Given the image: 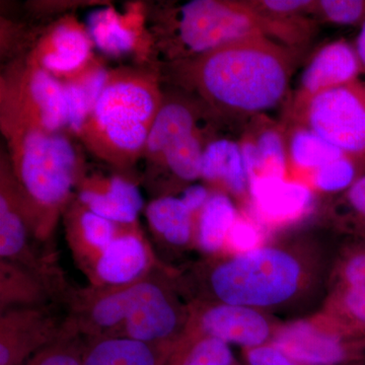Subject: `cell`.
<instances>
[{
	"label": "cell",
	"mask_w": 365,
	"mask_h": 365,
	"mask_svg": "<svg viewBox=\"0 0 365 365\" xmlns=\"http://www.w3.org/2000/svg\"><path fill=\"white\" fill-rule=\"evenodd\" d=\"M309 237H292L209 264L199 302L295 316L324 304L337 250Z\"/></svg>",
	"instance_id": "obj_1"
},
{
	"label": "cell",
	"mask_w": 365,
	"mask_h": 365,
	"mask_svg": "<svg viewBox=\"0 0 365 365\" xmlns=\"http://www.w3.org/2000/svg\"><path fill=\"white\" fill-rule=\"evenodd\" d=\"M297 62L299 49L254 36L184 60L181 76L218 114L253 118L284 101Z\"/></svg>",
	"instance_id": "obj_2"
},
{
	"label": "cell",
	"mask_w": 365,
	"mask_h": 365,
	"mask_svg": "<svg viewBox=\"0 0 365 365\" xmlns=\"http://www.w3.org/2000/svg\"><path fill=\"white\" fill-rule=\"evenodd\" d=\"M2 127L11 146V169L30 209L36 240L48 241L69 206L72 191L83 182L78 155L61 133L13 122H2Z\"/></svg>",
	"instance_id": "obj_3"
},
{
	"label": "cell",
	"mask_w": 365,
	"mask_h": 365,
	"mask_svg": "<svg viewBox=\"0 0 365 365\" xmlns=\"http://www.w3.org/2000/svg\"><path fill=\"white\" fill-rule=\"evenodd\" d=\"M163 98L157 81L130 71L109 73L79 136L101 160L119 168L141 157Z\"/></svg>",
	"instance_id": "obj_4"
},
{
	"label": "cell",
	"mask_w": 365,
	"mask_h": 365,
	"mask_svg": "<svg viewBox=\"0 0 365 365\" xmlns=\"http://www.w3.org/2000/svg\"><path fill=\"white\" fill-rule=\"evenodd\" d=\"M176 30L187 59L245 38L266 37L246 0H192L180 7Z\"/></svg>",
	"instance_id": "obj_5"
},
{
	"label": "cell",
	"mask_w": 365,
	"mask_h": 365,
	"mask_svg": "<svg viewBox=\"0 0 365 365\" xmlns=\"http://www.w3.org/2000/svg\"><path fill=\"white\" fill-rule=\"evenodd\" d=\"M271 344L299 365H357L365 339L322 311L280 325Z\"/></svg>",
	"instance_id": "obj_6"
},
{
	"label": "cell",
	"mask_w": 365,
	"mask_h": 365,
	"mask_svg": "<svg viewBox=\"0 0 365 365\" xmlns=\"http://www.w3.org/2000/svg\"><path fill=\"white\" fill-rule=\"evenodd\" d=\"M190 307L180 302L169 280L153 272L130 283L126 313L118 337L150 344L175 343L181 338Z\"/></svg>",
	"instance_id": "obj_7"
},
{
	"label": "cell",
	"mask_w": 365,
	"mask_h": 365,
	"mask_svg": "<svg viewBox=\"0 0 365 365\" xmlns=\"http://www.w3.org/2000/svg\"><path fill=\"white\" fill-rule=\"evenodd\" d=\"M299 125L346 153L365 158V81L359 78L319 95Z\"/></svg>",
	"instance_id": "obj_8"
},
{
	"label": "cell",
	"mask_w": 365,
	"mask_h": 365,
	"mask_svg": "<svg viewBox=\"0 0 365 365\" xmlns=\"http://www.w3.org/2000/svg\"><path fill=\"white\" fill-rule=\"evenodd\" d=\"M6 163L0 175V259L35 271L64 292L61 273L51 257H42L32 247L35 228L30 209Z\"/></svg>",
	"instance_id": "obj_9"
},
{
	"label": "cell",
	"mask_w": 365,
	"mask_h": 365,
	"mask_svg": "<svg viewBox=\"0 0 365 365\" xmlns=\"http://www.w3.org/2000/svg\"><path fill=\"white\" fill-rule=\"evenodd\" d=\"M4 98V122H14L52 133L67 127L63 83L42 67L30 63Z\"/></svg>",
	"instance_id": "obj_10"
},
{
	"label": "cell",
	"mask_w": 365,
	"mask_h": 365,
	"mask_svg": "<svg viewBox=\"0 0 365 365\" xmlns=\"http://www.w3.org/2000/svg\"><path fill=\"white\" fill-rule=\"evenodd\" d=\"M189 307L184 332L202 334L245 350L271 343L280 326L270 314L252 307L199 300Z\"/></svg>",
	"instance_id": "obj_11"
},
{
	"label": "cell",
	"mask_w": 365,
	"mask_h": 365,
	"mask_svg": "<svg viewBox=\"0 0 365 365\" xmlns=\"http://www.w3.org/2000/svg\"><path fill=\"white\" fill-rule=\"evenodd\" d=\"M322 311L365 339V240L349 237L337 249Z\"/></svg>",
	"instance_id": "obj_12"
},
{
	"label": "cell",
	"mask_w": 365,
	"mask_h": 365,
	"mask_svg": "<svg viewBox=\"0 0 365 365\" xmlns=\"http://www.w3.org/2000/svg\"><path fill=\"white\" fill-rule=\"evenodd\" d=\"M361 73L356 50L347 41H334L322 47L302 72L299 86L288 103L287 124L302 123L314 98L356 81Z\"/></svg>",
	"instance_id": "obj_13"
},
{
	"label": "cell",
	"mask_w": 365,
	"mask_h": 365,
	"mask_svg": "<svg viewBox=\"0 0 365 365\" xmlns=\"http://www.w3.org/2000/svg\"><path fill=\"white\" fill-rule=\"evenodd\" d=\"M68 319L48 306L14 307L0 314V365H21L68 332Z\"/></svg>",
	"instance_id": "obj_14"
},
{
	"label": "cell",
	"mask_w": 365,
	"mask_h": 365,
	"mask_svg": "<svg viewBox=\"0 0 365 365\" xmlns=\"http://www.w3.org/2000/svg\"><path fill=\"white\" fill-rule=\"evenodd\" d=\"M314 192L289 178H259L250 181L249 204L257 220L270 227L292 225L314 207Z\"/></svg>",
	"instance_id": "obj_15"
},
{
	"label": "cell",
	"mask_w": 365,
	"mask_h": 365,
	"mask_svg": "<svg viewBox=\"0 0 365 365\" xmlns=\"http://www.w3.org/2000/svg\"><path fill=\"white\" fill-rule=\"evenodd\" d=\"M150 249L134 225H120L119 232L101 256L91 287H122L145 277L153 268Z\"/></svg>",
	"instance_id": "obj_16"
},
{
	"label": "cell",
	"mask_w": 365,
	"mask_h": 365,
	"mask_svg": "<svg viewBox=\"0 0 365 365\" xmlns=\"http://www.w3.org/2000/svg\"><path fill=\"white\" fill-rule=\"evenodd\" d=\"M240 146L250 181L287 178V129L265 115L252 118Z\"/></svg>",
	"instance_id": "obj_17"
},
{
	"label": "cell",
	"mask_w": 365,
	"mask_h": 365,
	"mask_svg": "<svg viewBox=\"0 0 365 365\" xmlns=\"http://www.w3.org/2000/svg\"><path fill=\"white\" fill-rule=\"evenodd\" d=\"M66 239L76 264L93 281V273L101 256L111 244L120 225L98 216L78 200L64 212Z\"/></svg>",
	"instance_id": "obj_18"
},
{
	"label": "cell",
	"mask_w": 365,
	"mask_h": 365,
	"mask_svg": "<svg viewBox=\"0 0 365 365\" xmlns=\"http://www.w3.org/2000/svg\"><path fill=\"white\" fill-rule=\"evenodd\" d=\"M78 200L98 216L118 225H134L143 208L135 184L121 177L83 180Z\"/></svg>",
	"instance_id": "obj_19"
},
{
	"label": "cell",
	"mask_w": 365,
	"mask_h": 365,
	"mask_svg": "<svg viewBox=\"0 0 365 365\" xmlns=\"http://www.w3.org/2000/svg\"><path fill=\"white\" fill-rule=\"evenodd\" d=\"M91 39L88 30L76 21H66L55 26L38 46L35 66L53 74L68 76L88 66Z\"/></svg>",
	"instance_id": "obj_20"
},
{
	"label": "cell",
	"mask_w": 365,
	"mask_h": 365,
	"mask_svg": "<svg viewBox=\"0 0 365 365\" xmlns=\"http://www.w3.org/2000/svg\"><path fill=\"white\" fill-rule=\"evenodd\" d=\"M201 179L210 186L249 203L250 178L239 143L217 139L204 148Z\"/></svg>",
	"instance_id": "obj_21"
},
{
	"label": "cell",
	"mask_w": 365,
	"mask_h": 365,
	"mask_svg": "<svg viewBox=\"0 0 365 365\" xmlns=\"http://www.w3.org/2000/svg\"><path fill=\"white\" fill-rule=\"evenodd\" d=\"M59 294L64 292L41 274L0 259V313L14 307L48 306Z\"/></svg>",
	"instance_id": "obj_22"
},
{
	"label": "cell",
	"mask_w": 365,
	"mask_h": 365,
	"mask_svg": "<svg viewBox=\"0 0 365 365\" xmlns=\"http://www.w3.org/2000/svg\"><path fill=\"white\" fill-rule=\"evenodd\" d=\"M176 343L150 344L125 337L88 340L83 365H167Z\"/></svg>",
	"instance_id": "obj_23"
},
{
	"label": "cell",
	"mask_w": 365,
	"mask_h": 365,
	"mask_svg": "<svg viewBox=\"0 0 365 365\" xmlns=\"http://www.w3.org/2000/svg\"><path fill=\"white\" fill-rule=\"evenodd\" d=\"M195 106L182 98L165 102L158 111L146 141L144 155L160 162L165 151L182 137L200 130Z\"/></svg>",
	"instance_id": "obj_24"
},
{
	"label": "cell",
	"mask_w": 365,
	"mask_h": 365,
	"mask_svg": "<svg viewBox=\"0 0 365 365\" xmlns=\"http://www.w3.org/2000/svg\"><path fill=\"white\" fill-rule=\"evenodd\" d=\"M287 129V178L304 182L327 163L344 155L304 125H289Z\"/></svg>",
	"instance_id": "obj_25"
},
{
	"label": "cell",
	"mask_w": 365,
	"mask_h": 365,
	"mask_svg": "<svg viewBox=\"0 0 365 365\" xmlns=\"http://www.w3.org/2000/svg\"><path fill=\"white\" fill-rule=\"evenodd\" d=\"M146 217L155 234L176 248H186L195 235V220L181 198L165 196L148 204Z\"/></svg>",
	"instance_id": "obj_26"
},
{
	"label": "cell",
	"mask_w": 365,
	"mask_h": 365,
	"mask_svg": "<svg viewBox=\"0 0 365 365\" xmlns=\"http://www.w3.org/2000/svg\"><path fill=\"white\" fill-rule=\"evenodd\" d=\"M230 195L215 191L196 218L195 237L199 249L206 254L222 251L228 232L239 216Z\"/></svg>",
	"instance_id": "obj_27"
},
{
	"label": "cell",
	"mask_w": 365,
	"mask_h": 365,
	"mask_svg": "<svg viewBox=\"0 0 365 365\" xmlns=\"http://www.w3.org/2000/svg\"><path fill=\"white\" fill-rule=\"evenodd\" d=\"M167 365H235L227 343L202 334L184 332L170 353Z\"/></svg>",
	"instance_id": "obj_28"
},
{
	"label": "cell",
	"mask_w": 365,
	"mask_h": 365,
	"mask_svg": "<svg viewBox=\"0 0 365 365\" xmlns=\"http://www.w3.org/2000/svg\"><path fill=\"white\" fill-rule=\"evenodd\" d=\"M86 30L91 42L101 51L112 56L126 54L136 45V33L112 9H101L91 14Z\"/></svg>",
	"instance_id": "obj_29"
},
{
	"label": "cell",
	"mask_w": 365,
	"mask_h": 365,
	"mask_svg": "<svg viewBox=\"0 0 365 365\" xmlns=\"http://www.w3.org/2000/svg\"><path fill=\"white\" fill-rule=\"evenodd\" d=\"M365 174V158L344 153L314 170L307 178V184L314 193L341 195Z\"/></svg>",
	"instance_id": "obj_30"
},
{
	"label": "cell",
	"mask_w": 365,
	"mask_h": 365,
	"mask_svg": "<svg viewBox=\"0 0 365 365\" xmlns=\"http://www.w3.org/2000/svg\"><path fill=\"white\" fill-rule=\"evenodd\" d=\"M201 131L182 137L173 143L163 153L160 163L184 182H193L201 178V163L204 148Z\"/></svg>",
	"instance_id": "obj_31"
},
{
	"label": "cell",
	"mask_w": 365,
	"mask_h": 365,
	"mask_svg": "<svg viewBox=\"0 0 365 365\" xmlns=\"http://www.w3.org/2000/svg\"><path fill=\"white\" fill-rule=\"evenodd\" d=\"M332 218L349 237L365 240V174L338 196L332 207Z\"/></svg>",
	"instance_id": "obj_32"
},
{
	"label": "cell",
	"mask_w": 365,
	"mask_h": 365,
	"mask_svg": "<svg viewBox=\"0 0 365 365\" xmlns=\"http://www.w3.org/2000/svg\"><path fill=\"white\" fill-rule=\"evenodd\" d=\"M85 339L71 324L68 332L21 365H83L88 343Z\"/></svg>",
	"instance_id": "obj_33"
},
{
	"label": "cell",
	"mask_w": 365,
	"mask_h": 365,
	"mask_svg": "<svg viewBox=\"0 0 365 365\" xmlns=\"http://www.w3.org/2000/svg\"><path fill=\"white\" fill-rule=\"evenodd\" d=\"M314 18L331 25L361 26L365 21V0H316Z\"/></svg>",
	"instance_id": "obj_34"
},
{
	"label": "cell",
	"mask_w": 365,
	"mask_h": 365,
	"mask_svg": "<svg viewBox=\"0 0 365 365\" xmlns=\"http://www.w3.org/2000/svg\"><path fill=\"white\" fill-rule=\"evenodd\" d=\"M246 2L257 13L278 18H314L316 6V0H246Z\"/></svg>",
	"instance_id": "obj_35"
},
{
	"label": "cell",
	"mask_w": 365,
	"mask_h": 365,
	"mask_svg": "<svg viewBox=\"0 0 365 365\" xmlns=\"http://www.w3.org/2000/svg\"><path fill=\"white\" fill-rule=\"evenodd\" d=\"M263 232L248 216H237L227 240V245L235 254H245L260 248Z\"/></svg>",
	"instance_id": "obj_36"
},
{
	"label": "cell",
	"mask_w": 365,
	"mask_h": 365,
	"mask_svg": "<svg viewBox=\"0 0 365 365\" xmlns=\"http://www.w3.org/2000/svg\"><path fill=\"white\" fill-rule=\"evenodd\" d=\"M245 356L248 365H299L271 343L245 350Z\"/></svg>",
	"instance_id": "obj_37"
},
{
	"label": "cell",
	"mask_w": 365,
	"mask_h": 365,
	"mask_svg": "<svg viewBox=\"0 0 365 365\" xmlns=\"http://www.w3.org/2000/svg\"><path fill=\"white\" fill-rule=\"evenodd\" d=\"M211 193L212 192H210V190L203 185H191L185 190L181 199L195 217L207 203Z\"/></svg>",
	"instance_id": "obj_38"
},
{
	"label": "cell",
	"mask_w": 365,
	"mask_h": 365,
	"mask_svg": "<svg viewBox=\"0 0 365 365\" xmlns=\"http://www.w3.org/2000/svg\"><path fill=\"white\" fill-rule=\"evenodd\" d=\"M354 47L355 50H356L357 55H359L362 73H365V21L362 24L361 28H360Z\"/></svg>",
	"instance_id": "obj_39"
}]
</instances>
